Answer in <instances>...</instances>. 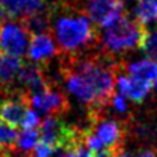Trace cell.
I'll list each match as a JSON object with an SVG mask.
<instances>
[{"label": "cell", "instance_id": "6da1fadb", "mask_svg": "<svg viewBox=\"0 0 157 157\" xmlns=\"http://www.w3.org/2000/svg\"><path fill=\"white\" fill-rule=\"evenodd\" d=\"M55 37L63 51H76L97 39L92 22L86 15H63L55 24Z\"/></svg>", "mask_w": 157, "mask_h": 157}, {"label": "cell", "instance_id": "7a4b0ae2", "mask_svg": "<svg viewBox=\"0 0 157 157\" xmlns=\"http://www.w3.org/2000/svg\"><path fill=\"white\" fill-rule=\"evenodd\" d=\"M71 69L83 77L87 84L91 87L97 98L98 106L109 103V101L114 97L113 72L106 68L103 63L98 62L97 59H83L80 62H76Z\"/></svg>", "mask_w": 157, "mask_h": 157}, {"label": "cell", "instance_id": "3957f363", "mask_svg": "<svg viewBox=\"0 0 157 157\" xmlns=\"http://www.w3.org/2000/svg\"><path fill=\"white\" fill-rule=\"evenodd\" d=\"M146 29L139 22L123 15L119 21L105 30L103 43L113 52L141 47Z\"/></svg>", "mask_w": 157, "mask_h": 157}, {"label": "cell", "instance_id": "277c9868", "mask_svg": "<svg viewBox=\"0 0 157 157\" xmlns=\"http://www.w3.org/2000/svg\"><path fill=\"white\" fill-rule=\"evenodd\" d=\"M29 43V32L22 24L6 22L0 28V52L13 57H19L26 52Z\"/></svg>", "mask_w": 157, "mask_h": 157}, {"label": "cell", "instance_id": "5b68a950", "mask_svg": "<svg viewBox=\"0 0 157 157\" xmlns=\"http://www.w3.org/2000/svg\"><path fill=\"white\" fill-rule=\"evenodd\" d=\"M121 0H87V13L94 25L105 29L114 25L124 14Z\"/></svg>", "mask_w": 157, "mask_h": 157}, {"label": "cell", "instance_id": "8992f818", "mask_svg": "<svg viewBox=\"0 0 157 157\" xmlns=\"http://www.w3.org/2000/svg\"><path fill=\"white\" fill-rule=\"evenodd\" d=\"M30 106V95L29 92H21L4 99L0 103V120L7 123L11 127H18L21 125L22 120L25 117V113L29 110Z\"/></svg>", "mask_w": 157, "mask_h": 157}, {"label": "cell", "instance_id": "52a82bcc", "mask_svg": "<svg viewBox=\"0 0 157 157\" xmlns=\"http://www.w3.org/2000/svg\"><path fill=\"white\" fill-rule=\"evenodd\" d=\"M30 105H33L43 113L50 114H61L69 109L68 99L61 92L51 90L50 86L39 94L30 95Z\"/></svg>", "mask_w": 157, "mask_h": 157}, {"label": "cell", "instance_id": "ba28073f", "mask_svg": "<svg viewBox=\"0 0 157 157\" xmlns=\"http://www.w3.org/2000/svg\"><path fill=\"white\" fill-rule=\"evenodd\" d=\"M95 136L99 138V141L105 145L108 149L113 150L116 153L121 152V139L123 131L120 128L119 123L112 120H103L97 124L94 131H91Z\"/></svg>", "mask_w": 157, "mask_h": 157}, {"label": "cell", "instance_id": "9c48e42d", "mask_svg": "<svg viewBox=\"0 0 157 157\" xmlns=\"http://www.w3.org/2000/svg\"><path fill=\"white\" fill-rule=\"evenodd\" d=\"M7 18L22 19L46 11V0H4Z\"/></svg>", "mask_w": 157, "mask_h": 157}, {"label": "cell", "instance_id": "30bf717a", "mask_svg": "<svg viewBox=\"0 0 157 157\" xmlns=\"http://www.w3.org/2000/svg\"><path fill=\"white\" fill-rule=\"evenodd\" d=\"M55 52H57V47H55L51 35L40 33V35H33L30 37L28 55L32 61L44 62V61L50 59Z\"/></svg>", "mask_w": 157, "mask_h": 157}, {"label": "cell", "instance_id": "8fae6325", "mask_svg": "<svg viewBox=\"0 0 157 157\" xmlns=\"http://www.w3.org/2000/svg\"><path fill=\"white\" fill-rule=\"evenodd\" d=\"M152 83L136 80V78H132L130 76H120L117 78V87H119L120 95L130 98L134 102L138 103L146 98V95L152 90Z\"/></svg>", "mask_w": 157, "mask_h": 157}, {"label": "cell", "instance_id": "7c38bea8", "mask_svg": "<svg viewBox=\"0 0 157 157\" xmlns=\"http://www.w3.org/2000/svg\"><path fill=\"white\" fill-rule=\"evenodd\" d=\"M18 81L26 87L28 92L30 95L39 94V92L44 91L48 87L40 68L36 65H32V63H24L22 65V69L19 71L18 75Z\"/></svg>", "mask_w": 157, "mask_h": 157}, {"label": "cell", "instance_id": "4fadbf2b", "mask_svg": "<svg viewBox=\"0 0 157 157\" xmlns=\"http://www.w3.org/2000/svg\"><path fill=\"white\" fill-rule=\"evenodd\" d=\"M22 65L24 62L19 57H13L0 52V84L7 87L15 78H18Z\"/></svg>", "mask_w": 157, "mask_h": 157}, {"label": "cell", "instance_id": "5bb4252c", "mask_svg": "<svg viewBox=\"0 0 157 157\" xmlns=\"http://www.w3.org/2000/svg\"><path fill=\"white\" fill-rule=\"evenodd\" d=\"M128 73H130V77L132 78L153 84L157 80V62L155 59H149V58L134 62L128 66Z\"/></svg>", "mask_w": 157, "mask_h": 157}, {"label": "cell", "instance_id": "9a60e30c", "mask_svg": "<svg viewBox=\"0 0 157 157\" xmlns=\"http://www.w3.org/2000/svg\"><path fill=\"white\" fill-rule=\"evenodd\" d=\"M136 22L146 25L157 21V0H139L134 10Z\"/></svg>", "mask_w": 157, "mask_h": 157}, {"label": "cell", "instance_id": "2e32d148", "mask_svg": "<svg viewBox=\"0 0 157 157\" xmlns=\"http://www.w3.org/2000/svg\"><path fill=\"white\" fill-rule=\"evenodd\" d=\"M39 141H40V132L37 130H24L21 134H18L15 146L21 152L29 153L36 147Z\"/></svg>", "mask_w": 157, "mask_h": 157}, {"label": "cell", "instance_id": "e0dca14e", "mask_svg": "<svg viewBox=\"0 0 157 157\" xmlns=\"http://www.w3.org/2000/svg\"><path fill=\"white\" fill-rule=\"evenodd\" d=\"M141 48L146 55H149L150 59H157V29L146 30L142 40Z\"/></svg>", "mask_w": 157, "mask_h": 157}, {"label": "cell", "instance_id": "ac0fdd59", "mask_svg": "<svg viewBox=\"0 0 157 157\" xmlns=\"http://www.w3.org/2000/svg\"><path fill=\"white\" fill-rule=\"evenodd\" d=\"M40 125V119H39V114L35 110L29 109V110L25 113V117L21 123V127L24 130H36V128Z\"/></svg>", "mask_w": 157, "mask_h": 157}, {"label": "cell", "instance_id": "d6986e66", "mask_svg": "<svg viewBox=\"0 0 157 157\" xmlns=\"http://www.w3.org/2000/svg\"><path fill=\"white\" fill-rule=\"evenodd\" d=\"M54 152H55L54 147L50 146L48 144H46V142H43V141H39V144L36 145V147L33 149L35 157H50Z\"/></svg>", "mask_w": 157, "mask_h": 157}, {"label": "cell", "instance_id": "ffe728a7", "mask_svg": "<svg viewBox=\"0 0 157 157\" xmlns=\"http://www.w3.org/2000/svg\"><path fill=\"white\" fill-rule=\"evenodd\" d=\"M112 102H113V106L117 109L119 112H121V113H124L125 110H127V102H125L124 97L123 95H114L113 98H112Z\"/></svg>", "mask_w": 157, "mask_h": 157}, {"label": "cell", "instance_id": "44dd1931", "mask_svg": "<svg viewBox=\"0 0 157 157\" xmlns=\"http://www.w3.org/2000/svg\"><path fill=\"white\" fill-rule=\"evenodd\" d=\"M7 18V11H6V7L2 2H0V21Z\"/></svg>", "mask_w": 157, "mask_h": 157}, {"label": "cell", "instance_id": "7402d4cb", "mask_svg": "<svg viewBox=\"0 0 157 157\" xmlns=\"http://www.w3.org/2000/svg\"><path fill=\"white\" fill-rule=\"evenodd\" d=\"M138 157H157V156L153 150H144V152L139 153Z\"/></svg>", "mask_w": 157, "mask_h": 157}, {"label": "cell", "instance_id": "603a6c76", "mask_svg": "<svg viewBox=\"0 0 157 157\" xmlns=\"http://www.w3.org/2000/svg\"><path fill=\"white\" fill-rule=\"evenodd\" d=\"M78 157H91V156H90V153H88V150L86 149V146H84L83 149L80 150V153H78Z\"/></svg>", "mask_w": 157, "mask_h": 157}, {"label": "cell", "instance_id": "cb8c5ba5", "mask_svg": "<svg viewBox=\"0 0 157 157\" xmlns=\"http://www.w3.org/2000/svg\"><path fill=\"white\" fill-rule=\"evenodd\" d=\"M116 157H134L131 153H124V152H120L119 155H117Z\"/></svg>", "mask_w": 157, "mask_h": 157}, {"label": "cell", "instance_id": "d4e9b609", "mask_svg": "<svg viewBox=\"0 0 157 157\" xmlns=\"http://www.w3.org/2000/svg\"><path fill=\"white\" fill-rule=\"evenodd\" d=\"M155 84H156V88H157V80H156V83H155Z\"/></svg>", "mask_w": 157, "mask_h": 157}, {"label": "cell", "instance_id": "484cf974", "mask_svg": "<svg viewBox=\"0 0 157 157\" xmlns=\"http://www.w3.org/2000/svg\"><path fill=\"white\" fill-rule=\"evenodd\" d=\"M0 2H2V3H3V2H4V0H0Z\"/></svg>", "mask_w": 157, "mask_h": 157}]
</instances>
